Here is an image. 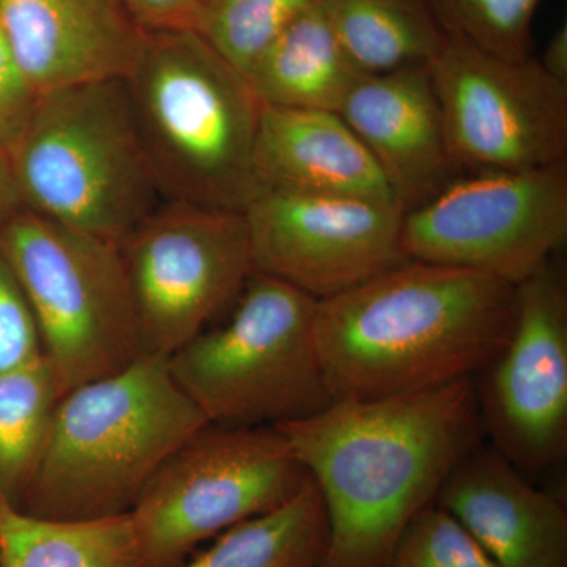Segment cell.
<instances>
[{
    "mask_svg": "<svg viewBox=\"0 0 567 567\" xmlns=\"http://www.w3.org/2000/svg\"><path fill=\"white\" fill-rule=\"evenodd\" d=\"M322 495L320 567H383L458 462L484 442L475 380L374 401H334L279 425Z\"/></svg>",
    "mask_w": 567,
    "mask_h": 567,
    "instance_id": "6da1fadb",
    "label": "cell"
},
{
    "mask_svg": "<svg viewBox=\"0 0 567 567\" xmlns=\"http://www.w3.org/2000/svg\"><path fill=\"white\" fill-rule=\"evenodd\" d=\"M516 286L405 260L317 301V350L334 401H374L475 380L513 330Z\"/></svg>",
    "mask_w": 567,
    "mask_h": 567,
    "instance_id": "7a4b0ae2",
    "label": "cell"
},
{
    "mask_svg": "<svg viewBox=\"0 0 567 567\" xmlns=\"http://www.w3.org/2000/svg\"><path fill=\"white\" fill-rule=\"evenodd\" d=\"M207 424L169 360L142 354L59 399L18 509L58 520L132 514L159 466Z\"/></svg>",
    "mask_w": 567,
    "mask_h": 567,
    "instance_id": "3957f363",
    "label": "cell"
},
{
    "mask_svg": "<svg viewBox=\"0 0 567 567\" xmlns=\"http://www.w3.org/2000/svg\"><path fill=\"white\" fill-rule=\"evenodd\" d=\"M123 81L164 200L244 213L262 114L245 74L199 33L162 31L144 33Z\"/></svg>",
    "mask_w": 567,
    "mask_h": 567,
    "instance_id": "277c9868",
    "label": "cell"
},
{
    "mask_svg": "<svg viewBox=\"0 0 567 567\" xmlns=\"http://www.w3.org/2000/svg\"><path fill=\"white\" fill-rule=\"evenodd\" d=\"M10 158L24 208L115 246L166 203L123 78L41 93Z\"/></svg>",
    "mask_w": 567,
    "mask_h": 567,
    "instance_id": "5b68a950",
    "label": "cell"
},
{
    "mask_svg": "<svg viewBox=\"0 0 567 567\" xmlns=\"http://www.w3.org/2000/svg\"><path fill=\"white\" fill-rule=\"evenodd\" d=\"M317 300L252 274L230 316L171 354L175 382L207 417L229 427H279L334 399L317 350Z\"/></svg>",
    "mask_w": 567,
    "mask_h": 567,
    "instance_id": "8992f818",
    "label": "cell"
},
{
    "mask_svg": "<svg viewBox=\"0 0 567 567\" xmlns=\"http://www.w3.org/2000/svg\"><path fill=\"white\" fill-rule=\"evenodd\" d=\"M62 395L133 364L140 323L118 246L22 208L0 233Z\"/></svg>",
    "mask_w": 567,
    "mask_h": 567,
    "instance_id": "52a82bcc",
    "label": "cell"
},
{
    "mask_svg": "<svg viewBox=\"0 0 567 567\" xmlns=\"http://www.w3.org/2000/svg\"><path fill=\"white\" fill-rule=\"evenodd\" d=\"M309 481L278 427L207 424L167 458L132 511L145 567H175L200 544L286 505Z\"/></svg>",
    "mask_w": 567,
    "mask_h": 567,
    "instance_id": "ba28073f",
    "label": "cell"
},
{
    "mask_svg": "<svg viewBox=\"0 0 567 567\" xmlns=\"http://www.w3.org/2000/svg\"><path fill=\"white\" fill-rule=\"evenodd\" d=\"M567 240V162L466 174L404 213L406 259L475 270L509 284L539 271Z\"/></svg>",
    "mask_w": 567,
    "mask_h": 567,
    "instance_id": "9c48e42d",
    "label": "cell"
},
{
    "mask_svg": "<svg viewBox=\"0 0 567 567\" xmlns=\"http://www.w3.org/2000/svg\"><path fill=\"white\" fill-rule=\"evenodd\" d=\"M118 249L144 354L169 358L188 344L254 274L244 213L164 203Z\"/></svg>",
    "mask_w": 567,
    "mask_h": 567,
    "instance_id": "30bf717a",
    "label": "cell"
},
{
    "mask_svg": "<svg viewBox=\"0 0 567 567\" xmlns=\"http://www.w3.org/2000/svg\"><path fill=\"white\" fill-rule=\"evenodd\" d=\"M429 70L464 175L567 162V85L536 55L509 61L446 37Z\"/></svg>",
    "mask_w": 567,
    "mask_h": 567,
    "instance_id": "8fae6325",
    "label": "cell"
},
{
    "mask_svg": "<svg viewBox=\"0 0 567 567\" xmlns=\"http://www.w3.org/2000/svg\"><path fill=\"white\" fill-rule=\"evenodd\" d=\"M488 445L529 480L567 458V274L559 257L516 286L513 330L475 379Z\"/></svg>",
    "mask_w": 567,
    "mask_h": 567,
    "instance_id": "7c38bea8",
    "label": "cell"
},
{
    "mask_svg": "<svg viewBox=\"0 0 567 567\" xmlns=\"http://www.w3.org/2000/svg\"><path fill=\"white\" fill-rule=\"evenodd\" d=\"M390 200L260 189L244 218L254 274L327 300L406 259Z\"/></svg>",
    "mask_w": 567,
    "mask_h": 567,
    "instance_id": "4fadbf2b",
    "label": "cell"
},
{
    "mask_svg": "<svg viewBox=\"0 0 567 567\" xmlns=\"http://www.w3.org/2000/svg\"><path fill=\"white\" fill-rule=\"evenodd\" d=\"M360 137L402 212L461 178L429 63L361 74L338 112Z\"/></svg>",
    "mask_w": 567,
    "mask_h": 567,
    "instance_id": "5bb4252c",
    "label": "cell"
},
{
    "mask_svg": "<svg viewBox=\"0 0 567 567\" xmlns=\"http://www.w3.org/2000/svg\"><path fill=\"white\" fill-rule=\"evenodd\" d=\"M0 31L40 93L125 78L145 33L123 0H0Z\"/></svg>",
    "mask_w": 567,
    "mask_h": 567,
    "instance_id": "9a60e30c",
    "label": "cell"
},
{
    "mask_svg": "<svg viewBox=\"0 0 567 567\" xmlns=\"http://www.w3.org/2000/svg\"><path fill=\"white\" fill-rule=\"evenodd\" d=\"M435 505L456 517L498 567H567V509L491 445L447 476Z\"/></svg>",
    "mask_w": 567,
    "mask_h": 567,
    "instance_id": "2e32d148",
    "label": "cell"
},
{
    "mask_svg": "<svg viewBox=\"0 0 567 567\" xmlns=\"http://www.w3.org/2000/svg\"><path fill=\"white\" fill-rule=\"evenodd\" d=\"M256 174L260 189L395 203L371 153L338 112L262 104Z\"/></svg>",
    "mask_w": 567,
    "mask_h": 567,
    "instance_id": "e0dca14e",
    "label": "cell"
},
{
    "mask_svg": "<svg viewBox=\"0 0 567 567\" xmlns=\"http://www.w3.org/2000/svg\"><path fill=\"white\" fill-rule=\"evenodd\" d=\"M361 74L316 2L245 76L264 106L339 112Z\"/></svg>",
    "mask_w": 567,
    "mask_h": 567,
    "instance_id": "ac0fdd59",
    "label": "cell"
},
{
    "mask_svg": "<svg viewBox=\"0 0 567 567\" xmlns=\"http://www.w3.org/2000/svg\"><path fill=\"white\" fill-rule=\"evenodd\" d=\"M0 567H145L132 514L58 520L0 498Z\"/></svg>",
    "mask_w": 567,
    "mask_h": 567,
    "instance_id": "d6986e66",
    "label": "cell"
},
{
    "mask_svg": "<svg viewBox=\"0 0 567 567\" xmlns=\"http://www.w3.org/2000/svg\"><path fill=\"white\" fill-rule=\"evenodd\" d=\"M317 6L363 74L429 63L446 39L425 0H317Z\"/></svg>",
    "mask_w": 567,
    "mask_h": 567,
    "instance_id": "ffe728a7",
    "label": "cell"
},
{
    "mask_svg": "<svg viewBox=\"0 0 567 567\" xmlns=\"http://www.w3.org/2000/svg\"><path fill=\"white\" fill-rule=\"evenodd\" d=\"M327 547V511L309 477L286 505L235 525L175 567H320Z\"/></svg>",
    "mask_w": 567,
    "mask_h": 567,
    "instance_id": "44dd1931",
    "label": "cell"
},
{
    "mask_svg": "<svg viewBox=\"0 0 567 567\" xmlns=\"http://www.w3.org/2000/svg\"><path fill=\"white\" fill-rule=\"evenodd\" d=\"M62 398L44 358L0 375V498L20 506Z\"/></svg>",
    "mask_w": 567,
    "mask_h": 567,
    "instance_id": "7402d4cb",
    "label": "cell"
},
{
    "mask_svg": "<svg viewBox=\"0 0 567 567\" xmlns=\"http://www.w3.org/2000/svg\"><path fill=\"white\" fill-rule=\"evenodd\" d=\"M317 0H208L194 32L246 73Z\"/></svg>",
    "mask_w": 567,
    "mask_h": 567,
    "instance_id": "603a6c76",
    "label": "cell"
},
{
    "mask_svg": "<svg viewBox=\"0 0 567 567\" xmlns=\"http://www.w3.org/2000/svg\"><path fill=\"white\" fill-rule=\"evenodd\" d=\"M446 37L496 58L533 55V20L540 0H425Z\"/></svg>",
    "mask_w": 567,
    "mask_h": 567,
    "instance_id": "cb8c5ba5",
    "label": "cell"
},
{
    "mask_svg": "<svg viewBox=\"0 0 567 567\" xmlns=\"http://www.w3.org/2000/svg\"><path fill=\"white\" fill-rule=\"evenodd\" d=\"M383 567H498L456 517L424 507L406 525Z\"/></svg>",
    "mask_w": 567,
    "mask_h": 567,
    "instance_id": "d4e9b609",
    "label": "cell"
},
{
    "mask_svg": "<svg viewBox=\"0 0 567 567\" xmlns=\"http://www.w3.org/2000/svg\"><path fill=\"white\" fill-rule=\"evenodd\" d=\"M43 358L39 330L17 276L0 256V375Z\"/></svg>",
    "mask_w": 567,
    "mask_h": 567,
    "instance_id": "484cf974",
    "label": "cell"
},
{
    "mask_svg": "<svg viewBox=\"0 0 567 567\" xmlns=\"http://www.w3.org/2000/svg\"><path fill=\"white\" fill-rule=\"evenodd\" d=\"M40 96L0 31V147L9 153L13 151L31 122Z\"/></svg>",
    "mask_w": 567,
    "mask_h": 567,
    "instance_id": "4316f807",
    "label": "cell"
},
{
    "mask_svg": "<svg viewBox=\"0 0 567 567\" xmlns=\"http://www.w3.org/2000/svg\"><path fill=\"white\" fill-rule=\"evenodd\" d=\"M144 32L193 31L208 0H123Z\"/></svg>",
    "mask_w": 567,
    "mask_h": 567,
    "instance_id": "83f0119b",
    "label": "cell"
},
{
    "mask_svg": "<svg viewBox=\"0 0 567 567\" xmlns=\"http://www.w3.org/2000/svg\"><path fill=\"white\" fill-rule=\"evenodd\" d=\"M22 208L24 204L11 166L10 153L0 147V233Z\"/></svg>",
    "mask_w": 567,
    "mask_h": 567,
    "instance_id": "f1b7e54d",
    "label": "cell"
},
{
    "mask_svg": "<svg viewBox=\"0 0 567 567\" xmlns=\"http://www.w3.org/2000/svg\"><path fill=\"white\" fill-rule=\"evenodd\" d=\"M539 59L540 65L555 80L567 85V25L563 24L548 40Z\"/></svg>",
    "mask_w": 567,
    "mask_h": 567,
    "instance_id": "f546056e",
    "label": "cell"
}]
</instances>
